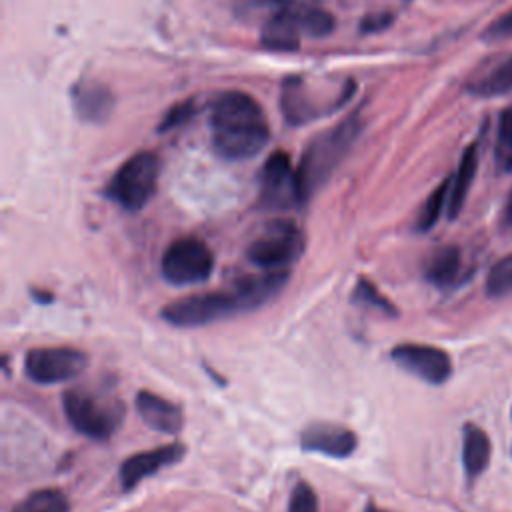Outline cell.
<instances>
[{
  "label": "cell",
  "mask_w": 512,
  "mask_h": 512,
  "mask_svg": "<svg viewBox=\"0 0 512 512\" xmlns=\"http://www.w3.org/2000/svg\"><path fill=\"white\" fill-rule=\"evenodd\" d=\"M288 282L286 270H264L262 274L242 276L228 290L192 294L166 304L160 316L178 328L206 326L230 316L260 308L276 296Z\"/></svg>",
  "instance_id": "6da1fadb"
},
{
  "label": "cell",
  "mask_w": 512,
  "mask_h": 512,
  "mask_svg": "<svg viewBox=\"0 0 512 512\" xmlns=\"http://www.w3.org/2000/svg\"><path fill=\"white\" fill-rule=\"evenodd\" d=\"M210 138L222 158L246 160L268 144L270 130L260 104L252 96L224 92L212 104Z\"/></svg>",
  "instance_id": "7a4b0ae2"
},
{
  "label": "cell",
  "mask_w": 512,
  "mask_h": 512,
  "mask_svg": "<svg viewBox=\"0 0 512 512\" xmlns=\"http://www.w3.org/2000/svg\"><path fill=\"white\" fill-rule=\"evenodd\" d=\"M62 406L74 430L92 440H108L124 420V404L110 392L80 386L62 396Z\"/></svg>",
  "instance_id": "3957f363"
},
{
  "label": "cell",
  "mask_w": 512,
  "mask_h": 512,
  "mask_svg": "<svg viewBox=\"0 0 512 512\" xmlns=\"http://www.w3.org/2000/svg\"><path fill=\"white\" fill-rule=\"evenodd\" d=\"M358 132L360 124L354 114L310 142L298 166V180L304 202L328 180V176L350 150Z\"/></svg>",
  "instance_id": "277c9868"
},
{
  "label": "cell",
  "mask_w": 512,
  "mask_h": 512,
  "mask_svg": "<svg viewBox=\"0 0 512 512\" xmlns=\"http://www.w3.org/2000/svg\"><path fill=\"white\" fill-rule=\"evenodd\" d=\"M304 234L290 220L268 222L246 246V258L262 270H284L304 252Z\"/></svg>",
  "instance_id": "5b68a950"
},
{
  "label": "cell",
  "mask_w": 512,
  "mask_h": 512,
  "mask_svg": "<svg viewBox=\"0 0 512 512\" xmlns=\"http://www.w3.org/2000/svg\"><path fill=\"white\" fill-rule=\"evenodd\" d=\"M158 158L152 152H138L128 158L112 176L106 196L124 210L136 212L152 198L158 182Z\"/></svg>",
  "instance_id": "8992f818"
},
{
  "label": "cell",
  "mask_w": 512,
  "mask_h": 512,
  "mask_svg": "<svg viewBox=\"0 0 512 512\" xmlns=\"http://www.w3.org/2000/svg\"><path fill=\"white\" fill-rule=\"evenodd\" d=\"M214 270L212 250L198 238L174 240L160 260L162 278L174 286L200 284L210 278Z\"/></svg>",
  "instance_id": "52a82bcc"
},
{
  "label": "cell",
  "mask_w": 512,
  "mask_h": 512,
  "mask_svg": "<svg viewBox=\"0 0 512 512\" xmlns=\"http://www.w3.org/2000/svg\"><path fill=\"white\" fill-rule=\"evenodd\" d=\"M258 204L266 210H292L304 204L298 168L292 166L288 154L274 152L268 156L260 176Z\"/></svg>",
  "instance_id": "ba28073f"
},
{
  "label": "cell",
  "mask_w": 512,
  "mask_h": 512,
  "mask_svg": "<svg viewBox=\"0 0 512 512\" xmlns=\"http://www.w3.org/2000/svg\"><path fill=\"white\" fill-rule=\"evenodd\" d=\"M84 352L66 346L32 348L24 356V372L38 384H58L80 376L86 370Z\"/></svg>",
  "instance_id": "9c48e42d"
},
{
  "label": "cell",
  "mask_w": 512,
  "mask_h": 512,
  "mask_svg": "<svg viewBox=\"0 0 512 512\" xmlns=\"http://www.w3.org/2000/svg\"><path fill=\"white\" fill-rule=\"evenodd\" d=\"M390 356L402 370L414 374L428 384H442L452 374L450 356L442 348L430 344H398L392 348Z\"/></svg>",
  "instance_id": "30bf717a"
},
{
  "label": "cell",
  "mask_w": 512,
  "mask_h": 512,
  "mask_svg": "<svg viewBox=\"0 0 512 512\" xmlns=\"http://www.w3.org/2000/svg\"><path fill=\"white\" fill-rule=\"evenodd\" d=\"M184 452H186V448L180 442H172L166 446H158V448L136 452V454L128 456L120 466L122 488L132 490L144 478H150L158 470L180 462Z\"/></svg>",
  "instance_id": "8fae6325"
},
{
  "label": "cell",
  "mask_w": 512,
  "mask_h": 512,
  "mask_svg": "<svg viewBox=\"0 0 512 512\" xmlns=\"http://www.w3.org/2000/svg\"><path fill=\"white\" fill-rule=\"evenodd\" d=\"M300 446L308 452L324 454L330 458H346L356 450L358 438L346 426L334 422H314L302 430Z\"/></svg>",
  "instance_id": "7c38bea8"
},
{
  "label": "cell",
  "mask_w": 512,
  "mask_h": 512,
  "mask_svg": "<svg viewBox=\"0 0 512 512\" xmlns=\"http://www.w3.org/2000/svg\"><path fill=\"white\" fill-rule=\"evenodd\" d=\"M302 24L296 12V4L286 2L284 6L276 8L272 16L262 26L260 42L276 52H294L300 46Z\"/></svg>",
  "instance_id": "4fadbf2b"
},
{
  "label": "cell",
  "mask_w": 512,
  "mask_h": 512,
  "mask_svg": "<svg viewBox=\"0 0 512 512\" xmlns=\"http://www.w3.org/2000/svg\"><path fill=\"white\" fill-rule=\"evenodd\" d=\"M136 412L148 428L162 434L174 436L182 430L184 424L180 406L150 390H140L136 394Z\"/></svg>",
  "instance_id": "5bb4252c"
},
{
  "label": "cell",
  "mask_w": 512,
  "mask_h": 512,
  "mask_svg": "<svg viewBox=\"0 0 512 512\" xmlns=\"http://www.w3.org/2000/svg\"><path fill=\"white\" fill-rule=\"evenodd\" d=\"M74 110L88 122H102L112 112V94L98 82H78L72 92Z\"/></svg>",
  "instance_id": "9a60e30c"
},
{
  "label": "cell",
  "mask_w": 512,
  "mask_h": 512,
  "mask_svg": "<svg viewBox=\"0 0 512 512\" xmlns=\"http://www.w3.org/2000/svg\"><path fill=\"white\" fill-rule=\"evenodd\" d=\"M476 170H478V144H470L460 158L456 174L450 178V192H448V206H446L450 218H456L460 214L466 202L468 190L472 186V180L476 176Z\"/></svg>",
  "instance_id": "2e32d148"
},
{
  "label": "cell",
  "mask_w": 512,
  "mask_h": 512,
  "mask_svg": "<svg viewBox=\"0 0 512 512\" xmlns=\"http://www.w3.org/2000/svg\"><path fill=\"white\" fill-rule=\"evenodd\" d=\"M490 450L488 434L476 424H466L462 436V462L470 478H476L486 470L490 464Z\"/></svg>",
  "instance_id": "e0dca14e"
},
{
  "label": "cell",
  "mask_w": 512,
  "mask_h": 512,
  "mask_svg": "<svg viewBox=\"0 0 512 512\" xmlns=\"http://www.w3.org/2000/svg\"><path fill=\"white\" fill-rule=\"evenodd\" d=\"M462 268V254L456 246H442L430 254L424 264V278L438 286L448 288L456 282Z\"/></svg>",
  "instance_id": "ac0fdd59"
},
{
  "label": "cell",
  "mask_w": 512,
  "mask_h": 512,
  "mask_svg": "<svg viewBox=\"0 0 512 512\" xmlns=\"http://www.w3.org/2000/svg\"><path fill=\"white\" fill-rule=\"evenodd\" d=\"M280 102L286 120L292 124H304L320 116V110L312 104L310 96L304 90V82L298 78H290L284 82Z\"/></svg>",
  "instance_id": "d6986e66"
},
{
  "label": "cell",
  "mask_w": 512,
  "mask_h": 512,
  "mask_svg": "<svg viewBox=\"0 0 512 512\" xmlns=\"http://www.w3.org/2000/svg\"><path fill=\"white\" fill-rule=\"evenodd\" d=\"M468 90L484 98L512 94V56L500 60L496 66L488 68L484 74L474 78Z\"/></svg>",
  "instance_id": "ffe728a7"
},
{
  "label": "cell",
  "mask_w": 512,
  "mask_h": 512,
  "mask_svg": "<svg viewBox=\"0 0 512 512\" xmlns=\"http://www.w3.org/2000/svg\"><path fill=\"white\" fill-rule=\"evenodd\" d=\"M68 498L54 488H42L22 498L10 512H68Z\"/></svg>",
  "instance_id": "44dd1931"
},
{
  "label": "cell",
  "mask_w": 512,
  "mask_h": 512,
  "mask_svg": "<svg viewBox=\"0 0 512 512\" xmlns=\"http://www.w3.org/2000/svg\"><path fill=\"white\" fill-rule=\"evenodd\" d=\"M494 158L500 170L512 172V104L500 114L494 142Z\"/></svg>",
  "instance_id": "7402d4cb"
},
{
  "label": "cell",
  "mask_w": 512,
  "mask_h": 512,
  "mask_svg": "<svg viewBox=\"0 0 512 512\" xmlns=\"http://www.w3.org/2000/svg\"><path fill=\"white\" fill-rule=\"evenodd\" d=\"M448 192H450V178L444 180V182L426 198V202H424V206H422V210H420V214H418V218H416V230H418V232H426V230H430V228L438 222V218H440L444 206H448Z\"/></svg>",
  "instance_id": "603a6c76"
},
{
  "label": "cell",
  "mask_w": 512,
  "mask_h": 512,
  "mask_svg": "<svg viewBox=\"0 0 512 512\" xmlns=\"http://www.w3.org/2000/svg\"><path fill=\"white\" fill-rule=\"evenodd\" d=\"M296 12L302 24V30L310 36H326L334 28V18L330 12L318 8V6H308V4H296Z\"/></svg>",
  "instance_id": "cb8c5ba5"
},
{
  "label": "cell",
  "mask_w": 512,
  "mask_h": 512,
  "mask_svg": "<svg viewBox=\"0 0 512 512\" xmlns=\"http://www.w3.org/2000/svg\"><path fill=\"white\" fill-rule=\"evenodd\" d=\"M486 292L494 298L512 294V252L500 258L488 272Z\"/></svg>",
  "instance_id": "d4e9b609"
},
{
  "label": "cell",
  "mask_w": 512,
  "mask_h": 512,
  "mask_svg": "<svg viewBox=\"0 0 512 512\" xmlns=\"http://www.w3.org/2000/svg\"><path fill=\"white\" fill-rule=\"evenodd\" d=\"M352 300L364 308H374V310H380L382 314L386 316H396V308L392 302H388V298H384L376 286L366 280V278H360L354 292H352Z\"/></svg>",
  "instance_id": "484cf974"
},
{
  "label": "cell",
  "mask_w": 512,
  "mask_h": 512,
  "mask_svg": "<svg viewBox=\"0 0 512 512\" xmlns=\"http://www.w3.org/2000/svg\"><path fill=\"white\" fill-rule=\"evenodd\" d=\"M288 512H318V498L308 482H296L290 494Z\"/></svg>",
  "instance_id": "4316f807"
},
{
  "label": "cell",
  "mask_w": 512,
  "mask_h": 512,
  "mask_svg": "<svg viewBox=\"0 0 512 512\" xmlns=\"http://www.w3.org/2000/svg\"><path fill=\"white\" fill-rule=\"evenodd\" d=\"M508 38H512V10L498 16L484 30V40H488V42H498V40H508Z\"/></svg>",
  "instance_id": "83f0119b"
},
{
  "label": "cell",
  "mask_w": 512,
  "mask_h": 512,
  "mask_svg": "<svg viewBox=\"0 0 512 512\" xmlns=\"http://www.w3.org/2000/svg\"><path fill=\"white\" fill-rule=\"evenodd\" d=\"M194 114H196L194 102L186 100V102H182V104H176V106L166 114V118L162 120V124L158 126V130L166 132V130H170V128H176V126H180L182 122H186V120H188L190 116H194Z\"/></svg>",
  "instance_id": "f1b7e54d"
},
{
  "label": "cell",
  "mask_w": 512,
  "mask_h": 512,
  "mask_svg": "<svg viewBox=\"0 0 512 512\" xmlns=\"http://www.w3.org/2000/svg\"><path fill=\"white\" fill-rule=\"evenodd\" d=\"M392 22V14H372V16H366L360 24V30L362 32H380L384 30L388 24Z\"/></svg>",
  "instance_id": "f546056e"
},
{
  "label": "cell",
  "mask_w": 512,
  "mask_h": 512,
  "mask_svg": "<svg viewBox=\"0 0 512 512\" xmlns=\"http://www.w3.org/2000/svg\"><path fill=\"white\" fill-rule=\"evenodd\" d=\"M248 2L254 4V6H272L276 10V8L284 6L288 0H248Z\"/></svg>",
  "instance_id": "4dcf8cb0"
},
{
  "label": "cell",
  "mask_w": 512,
  "mask_h": 512,
  "mask_svg": "<svg viewBox=\"0 0 512 512\" xmlns=\"http://www.w3.org/2000/svg\"><path fill=\"white\" fill-rule=\"evenodd\" d=\"M504 222L512 228V192H510V196L506 200V206H504Z\"/></svg>",
  "instance_id": "1f68e13d"
},
{
  "label": "cell",
  "mask_w": 512,
  "mask_h": 512,
  "mask_svg": "<svg viewBox=\"0 0 512 512\" xmlns=\"http://www.w3.org/2000/svg\"><path fill=\"white\" fill-rule=\"evenodd\" d=\"M364 512H386V510H380L376 504L368 502V504H366V508H364Z\"/></svg>",
  "instance_id": "d6a6232c"
}]
</instances>
